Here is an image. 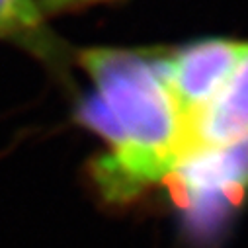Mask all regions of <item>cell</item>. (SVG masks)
Masks as SVG:
<instances>
[{"label":"cell","instance_id":"cell-1","mask_svg":"<svg viewBox=\"0 0 248 248\" xmlns=\"http://www.w3.org/2000/svg\"><path fill=\"white\" fill-rule=\"evenodd\" d=\"M94 92L75 111L108 151L90 162L94 188L108 203H127L164 182L186 156V139L160 67V51L88 47L77 53Z\"/></svg>","mask_w":248,"mask_h":248},{"label":"cell","instance_id":"cell-2","mask_svg":"<svg viewBox=\"0 0 248 248\" xmlns=\"http://www.w3.org/2000/svg\"><path fill=\"white\" fill-rule=\"evenodd\" d=\"M164 182L188 229L217 236L248 198V135L188 155Z\"/></svg>","mask_w":248,"mask_h":248},{"label":"cell","instance_id":"cell-3","mask_svg":"<svg viewBox=\"0 0 248 248\" xmlns=\"http://www.w3.org/2000/svg\"><path fill=\"white\" fill-rule=\"evenodd\" d=\"M246 49V41L213 37L160 51L162 78L184 131L186 156L196 123L229 80Z\"/></svg>","mask_w":248,"mask_h":248},{"label":"cell","instance_id":"cell-4","mask_svg":"<svg viewBox=\"0 0 248 248\" xmlns=\"http://www.w3.org/2000/svg\"><path fill=\"white\" fill-rule=\"evenodd\" d=\"M244 135H248V49L196 123L188 155Z\"/></svg>","mask_w":248,"mask_h":248},{"label":"cell","instance_id":"cell-5","mask_svg":"<svg viewBox=\"0 0 248 248\" xmlns=\"http://www.w3.org/2000/svg\"><path fill=\"white\" fill-rule=\"evenodd\" d=\"M0 39L14 41L45 61L63 59L35 0H0Z\"/></svg>","mask_w":248,"mask_h":248},{"label":"cell","instance_id":"cell-6","mask_svg":"<svg viewBox=\"0 0 248 248\" xmlns=\"http://www.w3.org/2000/svg\"><path fill=\"white\" fill-rule=\"evenodd\" d=\"M35 2L43 14H61V12H73L86 6H94L100 2H109V0H35Z\"/></svg>","mask_w":248,"mask_h":248}]
</instances>
